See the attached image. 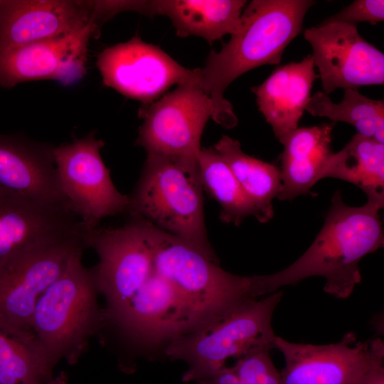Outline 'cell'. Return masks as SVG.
<instances>
[{"label":"cell","instance_id":"cell-13","mask_svg":"<svg viewBox=\"0 0 384 384\" xmlns=\"http://www.w3.org/2000/svg\"><path fill=\"white\" fill-rule=\"evenodd\" d=\"M98 28L91 21L69 33L21 47L0 50V87L38 80L71 85L86 73L87 47Z\"/></svg>","mask_w":384,"mask_h":384},{"label":"cell","instance_id":"cell-21","mask_svg":"<svg viewBox=\"0 0 384 384\" xmlns=\"http://www.w3.org/2000/svg\"><path fill=\"white\" fill-rule=\"evenodd\" d=\"M324 178L353 183L367 200L384 203V144L356 133L341 150L331 154Z\"/></svg>","mask_w":384,"mask_h":384},{"label":"cell","instance_id":"cell-20","mask_svg":"<svg viewBox=\"0 0 384 384\" xmlns=\"http://www.w3.org/2000/svg\"><path fill=\"white\" fill-rule=\"evenodd\" d=\"M213 149L228 165L257 211L256 219L267 223L274 216L272 201L282 189L279 168L247 155L238 140L223 135Z\"/></svg>","mask_w":384,"mask_h":384},{"label":"cell","instance_id":"cell-5","mask_svg":"<svg viewBox=\"0 0 384 384\" xmlns=\"http://www.w3.org/2000/svg\"><path fill=\"white\" fill-rule=\"evenodd\" d=\"M282 295L278 290L260 300L245 301L224 316L169 342L165 355L187 363L183 381L197 382L225 367L230 358L275 348L272 320Z\"/></svg>","mask_w":384,"mask_h":384},{"label":"cell","instance_id":"cell-15","mask_svg":"<svg viewBox=\"0 0 384 384\" xmlns=\"http://www.w3.org/2000/svg\"><path fill=\"white\" fill-rule=\"evenodd\" d=\"M91 21L85 1L0 0V50L56 38Z\"/></svg>","mask_w":384,"mask_h":384},{"label":"cell","instance_id":"cell-1","mask_svg":"<svg viewBox=\"0 0 384 384\" xmlns=\"http://www.w3.org/2000/svg\"><path fill=\"white\" fill-rule=\"evenodd\" d=\"M383 205L367 200L363 206H350L341 191H336L324 225L309 248L284 270L255 276L257 297L314 276L326 279L324 290L327 294L337 299L350 297L361 281V260L383 247L379 215Z\"/></svg>","mask_w":384,"mask_h":384},{"label":"cell","instance_id":"cell-4","mask_svg":"<svg viewBox=\"0 0 384 384\" xmlns=\"http://www.w3.org/2000/svg\"><path fill=\"white\" fill-rule=\"evenodd\" d=\"M84 248L72 255L63 273L43 294L34 309L32 332L53 366L61 359L75 364L90 338L105 325L92 270L82 261Z\"/></svg>","mask_w":384,"mask_h":384},{"label":"cell","instance_id":"cell-10","mask_svg":"<svg viewBox=\"0 0 384 384\" xmlns=\"http://www.w3.org/2000/svg\"><path fill=\"white\" fill-rule=\"evenodd\" d=\"M97 66L105 85L144 105L156 100L174 85L201 79V68H184L138 36L103 50Z\"/></svg>","mask_w":384,"mask_h":384},{"label":"cell","instance_id":"cell-17","mask_svg":"<svg viewBox=\"0 0 384 384\" xmlns=\"http://www.w3.org/2000/svg\"><path fill=\"white\" fill-rule=\"evenodd\" d=\"M311 55L298 63L277 67L260 85L251 87L259 110L279 139L298 127L319 78Z\"/></svg>","mask_w":384,"mask_h":384},{"label":"cell","instance_id":"cell-22","mask_svg":"<svg viewBox=\"0 0 384 384\" xmlns=\"http://www.w3.org/2000/svg\"><path fill=\"white\" fill-rule=\"evenodd\" d=\"M53 367L33 332L0 318V384H43L53 378Z\"/></svg>","mask_w":384,"mask_h":384},{"label":"cell","instance_id":"cell-27","mask_svg":"<svg viewBox=\"0 0 384 384\" xmlns=\"http://www.w3.org/2000/svg\"><path fill=\"white\" fill-rule=\"evenodd\" d=\"M384 353L379 354L353 384H384Z\"/></svg>","mask_w":384,"mask_h":384},{"label":"cell","instance_id":"cell-18","mask_svg":"<svg viewBox=\"0 0 384 384\" xmlns=\"http://www.w3.org/2000/svg\"><path fill=\"white\" fill-rule=\"evenodd\" d=\"M334 122L319 126L297 127L279 142L281 154L282 189L277 198L292 201L311 193V188L323 178L331 149Z\"/></svg>","mask_w":384,"mask_h":384},{"label":"cell","instance_id":"cell-3","mask_svg":"<svg viewBox=\"0 0 384 384\" xmlns=\"http://www.w3.org/2000/svg\"><path fill=\"white\" fill-rule=\"evenodd\" d=\"M198 160L147 154L130 197V215L189 243L218 263L208 239Z\"/></svg>","mask_w":384,"mask_h":384},{"label":"cell","instance_id":"cell-6","mask_svg":"<svg viewBox=\"0 0 384 384\" xmlns=\"http://www.w3.org/2000/svg\"><path fill=\"white\" fill-rule=\"evenodd\" d=\"M154 265L176 289L203 324L255 299V277L225 271L186 241L142 218Z\"/></svg>","mask_w":384,"mask_h":384},{"label":"cell","instance_id":"cell-25","mask_svg":"<svg viewBox=\"0 0 384 384\" xmlns=\"http://www.w3.org/2000/svg\"><path fill=\"white\" fill-rule=\"evenodd\" d=\"M270 350H261L237 359L234 365L240 384H282Z\"/></svg>","mask_w":384,"mask_h":384},{"label":"cell","instance_id":"cell-23","mask_svg":"<svg viewBox=\"0 0 384 384\" xmlns=\"http://www.w3.org/2000/svg\"><path fill=\"white\" fill-rule=\"evenodd\" d=\"M198 164L203 190L220 206V220L239 226L257 211L227 163L213 148L201 147Z\"/></svg>","mask_w":384,"mask_h":384},{"label":"cell","instance_id":"cell-19","mask_svg":"<svg viewBox=\"0 0 384 384\" xmlns=\"http://www.w3.org/2000/svg\"><path fill=\"white\" fill-rule=\"evenodd\" d=\"M246 3L244 0L144 1L143 14L165 16L178 36L201 37L211 44L237 30Z\"/></svg>","mask_w":384,"mask_h":384},{"label":"cell","instance_id":"cell-16","mask_svg":"<svg viewBox=\"0 0 384 384\" xmlns=\"http://www.w3.org/2000/svg\"><path fill=\"white\" fill-rule=\"evenodd\" d=\"M82 223L63 205L0 196V266L40 243L79 233Z\"/></svg>","mask_w":384,"mask_h":384},{"label":"cell","instance_id":"cell-2","mask_svg":"<svg viewBox=\"0 0 384 384\" xmlns=\"http://www.w3.org/2000/svg\"><path fill=\"white\" fill-rule=\"evenodd\" d=\"M312 0H252L245 6L237 30L211 50L200 84L210 98L212 119L226 129L238 124L232 104L223 96L228 85L246 72L265 65H278L287 46L302 31Z\"/></svg>","mask_w":384,"mask_h":384},{"label":"cell","instance_id":"cell-24","mask_svg":"<svg viewBox=\"0 0 384 384\" xmlns=\"http://www.w3.org/2000/svg\"><path fill=\"white\" fill-rule=\"evenodd\" d=\"M306 111L314 117H325L333 122L351 124L361 136L384 144V101L368 98L358 90H344L343 100L334 103L324 92L310 98Z\"/></svg>","mask_w":384,"mask_h":384},{"label":"cell","instance_id":"cell-12","mask_svg":"<svg viewBox=\"0 0 384 384\" xmlns=\"http://www.w3.org/2000/svg\"><path fill=\"white\" fill-rule=\"evenodd\" d=\"M274 346L284 360L282 384H353L384 353L380 338L358 341L353 332L325 345L293 343L276 336Z\"/></svg>","mask_w":384,"mask_h":384},{"label":"cell","instance_id":"cell-28","mask_svg":"<svg viewBox=\"0 0 384 384\" xmlns=\"http://www.w3.org/2000/svg\"><path fill=\"white\" fill-rule=\"evenodd\" d=\"M198 384H240V378L235 366H225L212 375L197 381Z\"/></svg>","mask_w":384,"mask_h":384},{"label":"cell","instance_id":"cell-8","mask_svg":"<svg viewBox=\"0 0 384 384\" xmlns=\"http://www.w3.org/2000/svg\"><path fill=\"white\" fill-rule=\"evenodd\" d=\"M82 230L24 250L0 266V318L9 326L32 332L38 301L63 273L72 255L85 248Z\"/></svg>","mask_w":384,"mask_h":384},{"label":"cell","instance_id":"cell-26","mask_svg":"<svg viewBox=\"0 0 384 384\" xmlns=\"http://www.w3.org/2000/svg\"><path fill=\"white\" fill-rule=\"evenodd\" d=\"M383 21V0H356L321 23L343 22L356 25L359 22H368L375 25Z\"/></svg>","mask_w":384,"mask_h":384},{"label":"cell","instance_id":"cell-9","mask_svg":"<svg viewBox=\"0 0 384 384\" xmlns=\"http://www.w3.org/2000/svg\"><path fill=\"white\" fill-rule=\"evenodd\" d=\"M200 80L177 85L139 110L144 122L136 144L147 154L197 161L204 127L213 114Z\"/></svg>","mask_w":384,"mask_h":384},{"label":"cell","instance_id":"cell-11","mask_svg":"<svg viewBox=\"0 0 384 384\" xmlns=\"http://www.w3.org/2000/svg\"><path fill=\"white\" fill-rule=\"evenodd\" d=\"M304 37L312 48L311 55L326 95L338 88L383 85L384 54L361 37L356 25L321 23L307 28Z\"/></svg>","mask_w":384,"mask_h":384},{"label":"cell","instance_id":"cell-14","mask_svg":"<svg viewBox=\"0 0 384 384\" xmlns=\"http://www.w3.org/2000/svg\"><path fill=\"white\" fill-rule=\"evenodd\" d=\"M54 146L20 134L0 133V196L65 206Z\"/></svg>","mask_w":384,"mask_h":384},{"label":"cell","instance_id":"cell-7","mask_svg":"<svg viewBox=\"0 0 384 384\" xmlns=\"http://www.w3.org/2000/svg\"><path fill=\"white\" fill-rule=\"evenodd\" d=\"M105 143L95 132L54 146L53 155L66 208L86 229L102 219L129 213L130 197L115 187L101 156Z\"/></svg>","mask_w":384,"mask_h":384},{"label":"cell","instance_id":"cell-29","mask_svg":"<svg viewBox=\"0 0 384 384\" xmlns=\"http://www.w3.org/2000/svg\"><path fill=\"white\" fill-rule=\"evenodd\" d=\"M43 384H68V376L64 372Z\"/></svg>","mask_w":384,"mask_h":384}]
</instances>
